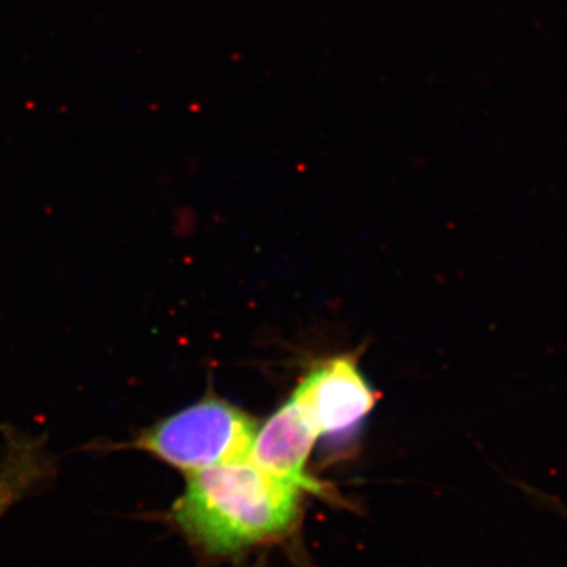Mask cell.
I'll return each mask as SVG.
<instances>
[{
    "mask_svg": "<svg viewBox=\"0 0 567 567\" xmlns=\"http://www.w3.org/2000/svg\"><path fill=\"white\" fill-rule=\"evenodd\" d=\"M186 476L169 520L207 557H237L289 536L300 524L306 492L268 475L249 458Z\"/></svg>",
    "mask_w": 567,
    "mask_h": 567,
    "instance_id": "obj_1",
    "label": "cell"
},
{
    "mask_svg": "<svg viewBox=\"0 0 567 567\" xmlns=\"http://www.w3.org/2000/svg\"><path fill=\"white\" fill-rule=\"evenodd\" d=\"M257 423L215 394L136 432L123 447L148 454L185 475L248 456Z\"/></svg>",
    "mask_w": 567,
    "mask_h": 567,
    "instance_id": "obj_2",
    "label": "cell"
},
{
    "mask_svg": "<svg viewBox=\"0 0 567 567\" xmlns=\"http://www.w3.org/2000/svg\"><path fill=\"white\" fill-rule=\"evenodd\" d=\"M290 399L322 436L357 427L374 410L379 395L361 374L357 358L339 354L312 365Z\"/></svg>",
    "mask_w": 567,
    "mask_h": 567,
    "instance_id": "obj_3",
    "label": "cell"
},
{
    "mask_svg": "<svg viewBox=\"0 0 567 567\" xmlns=\"http://www.w3.org/2000/svg\"><path fill=\"white\" fill-rule=\"evenodd\" d=\"M317 432L292 399L257 427L248 456L268 475L295 484L308 494L330 496L327 487L308 473Z\"/></svg>",
    "mask_w": 567,
    "mask_h": 567,
    "instance_id": "obj_4",
    "label": "cell"
},
{
    "mask_svg": "<svg viewBox=\"0 0 567 567\" xmlns=\"http://www.w3.org/2000/svg\"><path fill=\"white\" fill-rule=\"evenodd\" d=\"M3 516H6V509H3V506L0 505V518H2Z\"/></svg>",
    "mask_w": 567,
    "mask_h": 567,
    "instance_id": "obj_5",
    "label": "cell"
}]
</instances>
